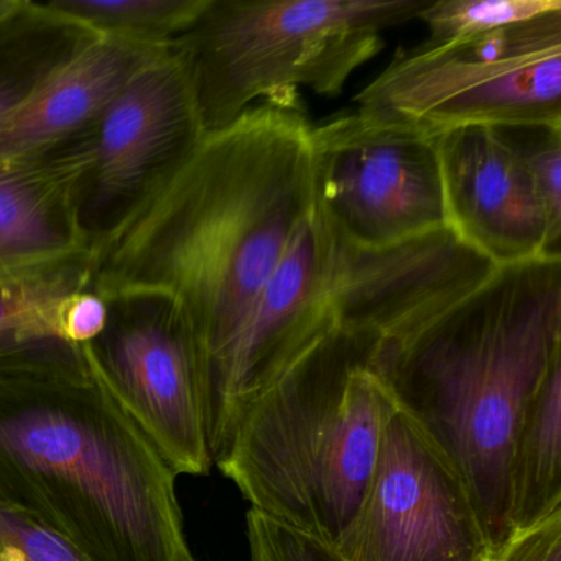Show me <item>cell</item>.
Returning <instances> with one entry per match:
<instances>
[{"label":"cell","instance_id":"6da1fadb","mask_svg":"<svg viewBox=\"0 0 561 561\" xmlns=\"http://www.w3.org/2000/svg\"><path fill=\"white\" fill-rule=\"evenodd\" d=\"M310 123L264 103L206 136L176 179L94 255L100 295L150 288L188 314L206 396L314 199Z\"/></svg>","mask_w":561,"mask_h":561},{"label":"cell","instance_id":"7a4b0ae2","mask_svg":"<svg viewBox=\"0 0 561 561\" xmlns=\"http://www.w3.org/2000/svg\"><path fill=\"white\" fill-rule=\"evenodd\" d=\"M175 472L117 402L84 346L0 356V502L88 561H195Z\"/></svg>","mask_w":561,"mask_h":561},{"label":"cell","instance_id":"3957f363","mask_svg":"<svg viewBox=\"0 0 561 561\" xmlns=\"http://www.w3.org/2000/svg\"><path fill=\"white\" fill-rule=\"evenodd\" d=\"M561 357V261L495 267L422 327L387 337L374 367L397 407L461 478L492 558L514 537L512 443Z\"/></svg>","mask_w":561,"mask_h":561},{"label":"cell","instance_id":"277c9868","mask_svg":"<svg viewBox=\"0 0 561 561\" xmlns=\"http://www.w3.org/2000/svg\"><path fill=\"white\" fill-rule=\"evenodd\" d=\"M379 331L336 324L257 400L218 468L252 511L333 550L397 409L374 367Z\"/></svg>","mask_w":561,"mask_h":561},{"label":"cell","instance_id":"5b68a950","mask_svg":"<svg viewBox=\"0 0 561 561\" xmlns=\"http://www.w3.org/2000/svg\"><path fill=\"white\" fill-rule=\"evenodd\" d=\"M433 0H208L170 45L206 136L231 126L259 98L297 107L298 88L343 93L383 48L390 28Z\"/></svg>","mask_w":561,"mask_h":561},{"label":"cell","instance_id":"8992f818","mask_svg":"<svg viewBox=\"0 0 561 561\" xmlns=\"http://www.w3.org/2000/svg\"><path fill=\"white\" fill-rule=\"evenodd\" d=\"M356 103L432 134L561 127V9L446 47L403 51Z\"/></svg>","mask_w":561,"mask_h":561},{"label":"cell","instance_id":"52a82bcc","mask_svg":"<svg viewBox=\"0 0 561 561\" xmlns=\"http://www.w3.org/2000/svg\"><path fill=\"white\" fill-rule=\"evenodd\" d=\"M103 297L106 327L84 346L91 366L175 476L208 474L206 359L188 314L162 290Z\"/></svg>","mask_w":561,"mask_h":561},{"label":"cell","instance_id":"ba28073f","mask_svg":"<svg viewBox=\"0 0 561 561\" xmlns=\"http://www.w3.org/2000/svg\"><path fill=\"white\" fill-rule=\"evenodd\" d=\"M310 140L314 196L347 241L382 249L449 228L435 134L356 110Z\"/></svg>","mask_w":561,"mask_h":561},{"label":"cell","instance_id":"9c48e42d","mask_svg":"<svg viewBox=\"0 0 561 561\" xmlns=\"http://www.w3.org/2000/svg\"><path fill=\"white\" fill-rule=\"evenodd\" d=\"M205 137L188 81L169 47L104 114L75 182V218L93 255L176 179Z\"/></svg>","mask_w":561,"mask_h":561},{"label":"cell","instance_id":"30bf717a","mask_svg":"<svg viewBox=\"0 0 561 561\" xmlns=\"http://www.w3.org/2000/svg\"><path fill=\"white\" fill-rule=\"evenodd\" d=\"M333 551L337 561H492L461 478L399 407Z\"/></svg>","mask_w":561,"mask_h":561},{"label":"cell","instance_id":"8fae6325","mask_svg":"<svg viewBox=\"0 0 561 561\" xmlns=\"http://www.w3.org/2000/svg\"><path fill=\"white\" fill-rule=\"evenodd\" d=\"M435 144L449 228L465 244L495 267L561 261V231L499 127L443 130Z\"/></svg>","mask_w":561,"mask_h":561},{"label":"cell","instance_id":"7c38bea8","mask_svg":"<svg viewBox=\"0 0 561 561\" xmlns=\"http://www.w3.org/2000/svg\"><path fill=\"white\" fill-rule=\"evenodd\" d=\"M167 51L94 38L0 126V162L37 159L90 136L127 84Z\"/></svg>","mask_w":561,"mask_h":561},{"label":"cell","instance_id":"4fadbf2b","mask_svg":"<svg viewBox=\"0 0 561 561\" xmlns=\"http://www.w3.org/2000/svg\"><path fill=\"white\" fill-rule=\"evenodd\" d=\"M91 139L93 134L37 159L0 162V282L93 255L71 198Z\"/></svg>","mask_w":561,"mask_h":561},{"label":"cell","instance_id":"5bb4252c","mask_svg":"<svg viewBox=\"0 0 561 561\" xmlns=\"http://www.w3.org/2000/svg\"><path fill=\"white\" fill-rule=\"evenodd\" d=\"M96 37L44 0H19L0 21V126Z\"/></svg>","mask_w":561,"mask_h":561},{"label":"cell","instance_id":"9a60e30c","mask_svg":"<svg viewBox=\"0 0 561 561\" xmlns=\"http://www.w3.org/2000/svg\"><path fill=\"white\" fill-rule=\"evenodd\" d=\"M508 482L514 535L561 511V357L548 367L522 412Z\"/></svg>","mask_w":561,"mask_h":561},{"label":"cell","instance_id":"2e32d148","mask_svg":"<svg viewBox=\"0 0 561 561\" xmlns=\"http://www.w3.org/2000/svg\"><path fill=\"white\" fill-rule=\"evenodd\" d=\"M94 255H81L48 271L0 282V356L64 340L60 310L71 294L91 288Z\"/></svg>","mask_w":561,"mask_h":561},{"label":"cell","instance_id":"e0dca14e","mask_svg":"<svg viewBox=\"0 0 561 561\" xmlns=\"http://www.w3.org/2000/svg\"><path fill=\"white\" fill-rule=\"evenodd\" d=\"M98 37L170 47L202 14L208 0H44Z\"/></svg>","mask_w":561,"mask_h":561},{"label":"cell","instance_id":"ac0fdd59","mask_svg":"<svg viewBox=\"0 0 561 561\" xmlns=\"http://www.w3.org/2000/svg\"><path fill=\"white\" fill-rule=\"evenodd\" d=\"M561 9V0H433L419 21L428 28L420 48L481 37Z\"/></svg>","mask_w":561,"mask_h":561},{"label":"cell","instance_id":"d6986e66","mask_svg":"<svg viewBox=\"0 0 561 561\" xmlns=\"http://www.w3.org/2000/svg\"><path fill=\"white\" fill-rule=\"evenodd\" d=\"M527 170L535 193L550 219L561 231V127H499Z\"/></svg>","mask_w":561,"mask_h":561},{"label":"cell","instance_id":"ffe728a7","mask_svg":"<svg viewBox=\"0 0 561 561\" xmlns=\"http://www.w3.org/2000/svg\"><path fill=\"white\" fill-rule=\"evenodd\" d=\"M0 561H88L50 528L0 502Z\"/></svg>","mask_w":561,"mask_h":561},{"label":"cell","instance_id":"44dd1931","mask_svg":"<svg viewBox=\"0 0 561 561\" xmlns=\"http://www.w3.org/2000/svg\"><path fill=\"white\" fill-rule=\"evenodd\" d=\"M251 561H337L331 548L304 537L257 511H249Z\"/></svg>","mask_w":561,"mask_h":561},{"label":"cell","instance_id":"7402d4cb","mask_svg":"<svg viewBox=\"0 0 561 561\" xmlns=\"http://www.w3.org/2000/svg\"><path fill=\"white\" fill-rule=\"evenodd\" d=\"M110 307L93 288L75 291L61 305L60 333L68 343L87 346L100 336L107 323Z\"/></svg>","mask_w":561,"mask_h":561},{"label":"cell","instance_id":"603a6c76","mask_svg":"<svg viewBox=\"0 0 561 561\" xmlns=\"http://www.w3.org/2000/svg\"><path fill=\"white\" fill-rule=\"evenodd\" d=\"M492 561H561V511L514 535Z\"/></svg>","mask_w":561,"mask_h":561},{"label":"cell","instance_id":"cb8c5ba5","mask_svg":"<svg viewBox=\"0 0 561 561\" xmlns=\"http://www.w3.org/2000/svg\"><path fill=\"white\" fill-rule=\"evenodd\" d=\"M19 0H0V21L18 8Z\"/></svg>","mask_w":561,"mask_h":561},{"label":"cell","instance_id":"d4e9b609","mask_svg":"<svg viewBox=\"0 0 561 561\" xmlns=\"http://www.w3.org/2000/svg\"><path fill=\"white\" fill-rule=\"evenodd\" d=\"M196 561V560H195Z\"/></svg>","mask_w":561,"mask_h":561}]
</instances>
